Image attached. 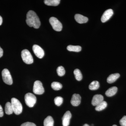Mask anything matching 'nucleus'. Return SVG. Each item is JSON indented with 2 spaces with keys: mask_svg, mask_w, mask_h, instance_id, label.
<instances>
[{
  "mask_svg": "<svg viewBox=\"0 0 126 126\" xmlns=\"http://www.w3.org/2000/svg\"><path fill=\"white\" fill-rule=\"evenodd\" d=\"M11 104L13 109V111L16 115L20 114L23 110V107L20 102L16 98H12Z\"/></svg>",
  "mask_w": 126,
  "mask_h": 126,
  "instance_id": "2",
  "label": "nucleus"
},
{
  "mask_svg": "<svg viewBox=\"0 0 126 126\" xmlns=\"http://www.w3.org/2000/svg\"><path fill=\"white\" fill-rule=\"evenodd\" d=\"M54 120L50 116H48L44 121V126H53Z\"/></svg>",
  "mask_w": 126,
  "mask_h": 126,
  "instance_id": "16",
  "label": "nucleus"
},
{
  "mask_svg": "<svg viewBox=\"0 0 126 126\" xmlns=\"http://www.w3.org/2000/svg\"><path fill=\"white\" fill-rule=\"evenodd\" d=\"M57 74L60 77H63L64 75L65 74V70L63 67L62 66H60L57 68Z\"/></svg>",
  "mask_w": 126,
  "mask_h": 126,
  "instance_id": "24",
  "label": "nucleus"
},
{
  "mask_svg": "<svg viewBox=\"0 0 126 126\" xmlns=\"http://www.w3.org/2000/svg\"><path fill=\"white\" fill-rule=\"evenodd\" d=\"M33 92L37 94H41L44 93V89L41 81H36L34 83Z\"/></svg>",
  "mask_w": 126,
  "mask_h": 126,
  "instance_id": "7",
  "label": "nucleus"
},
{
  "mask_svg": "<svg viewBox=\"0 0 126 126\" xmlns=\"http://www.w3.org/2000/svg\"><path fill=\"white\" fill-rule=\"evenodd\" d=\"M120 76V74L119 73H115L111 74L109 76L107 79V81L108 83H113L119 78Z\"/></svg>",
  "mask_w": 126,
  "mask_h": 126,
  "instance_id": "14",
  "label": "nucleus"
},
{
  "mask_svg": "<svg viewBox=\"0 0 126 126\" xmlns=\"http://www.w3.org/2000/svg\"><path fill=\"white\" fill-rule=\"evenodd\" d=\"M3 51L2 49L0 47V58H1L3 55Z\"/></svg>",
  "mask_w": 126,
  "mask_h": 126,
  "instance_id": "29",
  "label": "nucleus"
},
{
  "mask_svg": "<svg viewBox=\"0 0 126 126\" xmlns=\"http://www.w3.org/2000/svg\"><path fill=\"white\" fill-rule=\"evenodd\" d=\"M20 126H36L35 124L33 123L27 122L23 123Z\"/></svg>",
  "mask_w": 126,
  "mask_h": 126,
  "instance_id": "27",
  "label": "nucleus"
},
{
  "mask_svg": "<svg viewBox=\"0 0 126 126\" xmlns=\"http://www.w3.org/2000/svg\"><path fill=\"white\" fill-rule=\"evenodd\" d=\"M116 126V125H113V126Z\"/></svg>",
  "mask_w": 126,
  "mask_h": 126,
  "instance_id": "32",
  "label": "nucleus"
},
{
  "mask_svg": "<svg viewBox=\"0 0 126 126\" xmlns=\"http://www.w3.org/2000/svg\"><path fill=\"white\" fill-rule=\"evenodd\" d=\"M107 106V102L103 101L101 103H99L97 106H96L95 109L97 111H101L104 110L106 108Z\"/></svg>",
  "mask_w": 126,
  "mask_h": 126,
  "instance_id": "20",
  "label": "nucleus"
},
{
  "mask_svg": "<svg viewBox=\"0 0 126 126\" xmlns=\"http://www.w3.org/2000/svg\"><path fill=\"white\" fill-rule=\"evenodd\" d=\"M72 117V114L69 111H67L63 116V126H68L70 123V119Z\"/></svg>",
  "mask_w": 126,
  "mask_h": 126,
  "instance_id": "10",
  "label": "nucleus"
},
{
  "mask_svg": "<svg viewBox=\"0 0 126 126\" xmlns=\"http://www.w3.org/2000/svg\"><path fill=\"white\" fill-rule=\"evenodd\" d=\"M54 101L55 105L58 106H60L63 103V98L61 97H56L55 98Z\"/></svg>",
  "mask_w": 126,
  "mask_h": 126,
  "instance_id": "25",
  "label": "nucleus"
},
{
  "mask_svg": "<svg viewBox=\"0 0 126 126\" xmlns=\"http://www.w3.org/2000/svg\"><path fill=\"white\" fill-rule=\"evenodd\" d=\"M33 50L34 54L39 58L42 59L44 56L45 52L44 50L37 45L33 46Z\"/></svg>",
  "mask_w": 126,
  "mask_h": 126,
  "instance_id": "8",
  "label": "nucleus"
},
{
  "mask_svg": "<svg viewBox=\"0 0 126 126\" xmlns=\"http://www.w3.org/2000/svg\"><path fill=\"white\" fill-rule=\"evenodd\" d=\"M75 19L76 21L79 24L86 23L88 20V19L87 17L79 14L75 15Z\"/></svg>",
  "mask_w": 126,
  "mask_h": 126,
  "instance_id": "13",
  "label": "nucleus"
},
{
  "mask_svg": "<svg viewBox=\"0 0 126 126\" xmlns=\"http://www.w3.org/2000/svg\"><path fill=\"white\" fill-rule=\"evenodd\" d=\"M113 14V11L112 9H108L106 10L103 13L101 18L102 22L105 23L108 21L112 16Z\"/></svg>",
  "mask_w": 126,
  "mask_h": 126,
  "instance_id": "9",
  "label": "nucleus"
},
{
  "mask_svg": "<svg viewBox=\"0 0 126 126\" xmlns=\"http://www.w3.org/2000/svg\"><path fill=\"white\" fill-rule=\"evenodd\" d=\"M117 88L116 87H113L109 89L106 91V95L108 97H111L115 95L117 92Z\"/></svg>",
  "mask_w": 126,
  "mask_h": 126,
  "instance_id": "15",
  "label": "nucleus"
},
{
  "mask_svg": "<svg viewBox=\"0 0 126 126\" xmlns=\"http://www.w3.org/2000/svg\"><path fill=\"white\" fill-rule=\"evenodd\" d=\"M81 102V97L79 94H74L72 96L71 100V104L74 106H78L80 104Z\"/></svg>",
  "mask_w": 126,
  "mask_h": 126,
  "instance_id": "12",
  "label": "nucleus"
},
{
  "mask_svg": "<svg viewBox=\"0 0 126 126\" xmlns=\"http://www.w3.org/2000/svg\"><path fill=\"white\" fill-rule=\"evenodd\" d=\"M60 1V0H45L44 3L48 6H57L59 4Z\"/></svg>",
  "mask_w": 126,
  "mask_h": 126,
  "instance_id": "17",
  "label": "nucleus"
},
{
  "mask_svg": "<svg viewBox=\"0 0 126 126\" xmlns=\"http://www.w3.org/2000/svg\"><path fill=\"white\" fill-rule=\"evenodd\" d=\"M67 49L71 52H78L81 51V47L79 46L69 45L67 47Z\"/></svg>",
  "mask_w": 126,
  "mask_h": 126,
  "instance_id": "18",
  "label": "nucleus"
},
{
  "mask_svg": "<svg viewBox=\"0 0 126 126\" xmlns=\"http://www.w3.org/2000/svg\"><path fill=\"white\" fill-rule=\"evenodd\" d=\"M4 115V112H3V109L1 106L0 105V117H2Z\"/></svg>",
  "mask_w": 126,
  "mask_h": 126,
  "instance_id": "28",
  "label": "nucleus"
},
{
  "mask_svg": "<svg viewBox=\"0 0 126 126\" xmlns=\"http://www.w3.org/2000/svg\"><path fill=\"white\" fill-rule=\"evenodd\" d=\"M5 112L7 115H11L14 112L11 103L7 102L5 106Z\"/></svg>",
  "mask_w": 126,
  "mask_h": 126,
  "instance_id": "19",
  "label": "nucleus"
},
{
  "mask_svg": "<svg viewBox=\"0 0 126 126\" xmlns=\"http://www.w3.org/2000/svg\"><path fill=\"white\" fill-rule=\"evenodd\" d=\"M104 101L103 96L101 94H96L94 96L92 100V104L93 106H96Z\"/></svg>",
  "mask_w": 126,
  "mask_h": 126,
  "instance_id": "11",
  "label": "nucleus"
},
{
  "mask_svg": "<svg viewBox=\"0 0 126 126\" xmlns=\"http://www.w3.org/2000/svg\"><path fill=\"white\" fill-rule=\"evenodd\" d=\"M51 87L53 89L55 90H59L62 89V84L58 82H54L52 83Z\"/></svg>",
  "mask_w": 126,
  "mask_h": 126,
  "instance_id": "23",
  "label": "nucleus"
},
{
  "mask_svg": "<svg viewBox=\"0 0 126 126\" xmlns=\"http://www.w3.org/2000/svg\"><path fill=\"white\" fill-rule=\"evenodd\" d=\"M2 78L5 83L8 85H12L13 83V80L9 70L7 69H4L2 72Z\"/></svg>",
  "mask_w": 126,
  "mask_h": 126,
  "instance_id": "6",
  "label": "nucleus"
},
{
  "mask_svg": "<svg viewBox=\"0 0 126 126\" xmlns=\"http://www.w3.org/2000/svg\"><path fill=\"white\" fill-rule=\"evenodd\" d=\"M21 58L23 61L27 64H31L33 63V59L30 52L28 50H23L21 52Z\"/></svg>",
  "mask_w": 126,
  "mask_h": 126,
  "instance_id": "3",
  "label": "nucleus"
},
{
  "mask_svg": "<svg viewBox=\"0 0 126 126\" xmlns=\"http://www.w3.org/2000/svg\"><path fill=\"white\" fill-rule=\"evenodd\" d=\"M25 100L26 105L29 107L32 108L36 103V98L34 94L28 93L25 95Z\"/></svg>",
  "mask_w": 126,
  "mask_h": 126,
  "instance_id": "4",
  "label": "nucleus"
},
{
  "mask_svg": "<svg viewBox=\"0 0 126 126\" xmlns=\"http://www.w3.org/2000/svg\"><path fill=\"white\" fill-rule=\"evenodd\" d=\"M26 22L27 25L30 27H33L35 29H38L41 23L38 16L33 11H29L26 15Z\"/></svg>",
  "mask_w": 126,
  "mask_h": 126,
  "instance_id": "1",
  "label": "nucleus"
},
{
  "mask_svg": "<svg viewBox=\"0 0 126 126\" xmlns=\"http://www.w3.org/2000/svg\"><path fill=\"white\" fill-rule=\"evenodd\" d=\"M119 123L121 126H126V116H124L119 121Z\"/></svg>",
  "mask_w": 126,
  "mask_h": 126,
  "instance_id": "26",
  "label": "nucleus"
},
{
  "mask_svg": "<svg viewBox=\"0 0 126 126\" xmlns=\"http://www.w3.org/2000/svg\"><path fill=\"white\" fill-rule=\"evenodd\" d=\"M49 21L52 28L55 31L60 32L62 30L63 25L57 18L54 17H51L49 19Z\"/></svg>",
  "mask_w": 126,
  "mask_h": 126,
  "instance_id": "5",
  "label": "nucleus"
},
{
  "mask_svg": "<svg viewBox=\"0 0 126 126\" xmlns=\"http://www.w3.org/2000/svg\"><path fill=\"white\" fill-rule=\"evenodd\" d=\"M75 79L77 80L80 81L82 79V75L81 73V71L79 69H77L74 70V72Z\"/></svg>",
  "mask_w": 126,
  "mask_h": 126,
  "instance_id": "22",
  "label": "nucleus"
},
{
  "mask_svg": "<svg viewBox=\"0 0 126 126\" xmlns=\"http://www.w3.org/2000/svg\"><path fill=\"white\" fill-rule=\"evenodd\" d=\"M2 19L1 16H0V26L2 24Z\"/></svg>",
  "mask_w": 126,
  "mask_h": 126,
  "instance_id": "30",
  "label": "nucleus"
},
{
  "mask_svg": "<svg viewBox=\"0 0 126 126\" xmlns=\"http://www.w3.org/2000/svg\"><path fill=\"white\" fill-rule=\"evenodd\" d=\"M99 84L98 81H93L89 85V89L91 90H97L99 88Z\"/></svg>",
  "mask_w": 126,
  "mask_h": 126,
  "instance_id": "21",
  "label": "nucleus"
},
{
  "mask_svg": "<svg viewBox=\"0 0 126 126\" xmlns=\"http://www.w3.org/2000/svg\"><path fill=\"white\" fill-rule=\"evenodd\" d=\"M83 126H89V125H88V124H84V125H83Z\"/></svg>",
  "mask_w": 126,
  "mask_h": 126,
  "instance_id": "31",
  "label": "nucleus"
}]
</instances>
